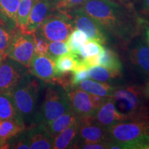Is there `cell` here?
<instances>
[{
	"instance_id": "obj_1",
	"label": "cell",
	"mask_w": 149,
	"mask_h": 149,
	"mask_svg": "<svg viewBox=\"0 0 149 149\" xmlns=\"http://www.w3.org/2000/svg\"><path fill=\"white\" fill-rule=\"evenodd\" d=\"M108 34L128 43L140 33L144 22L124 0H87L79 6Z\"/></svg>"
},
{
	"instance_id": "obj_2",
	"label": "cell",
	"mask_w": 149,
	"mask_h": 149,
	"mask_svg": "<svg viewBox=\"0 0 149 149\" xmlns=\"http://www.w3.org/2000/svg\"><path fill=\"white\" fill-rule=\"evenodd\" d=\"M107 131L109 148L149 149V119L123 121Z\"/></svg>"
},
{
	"instance_id": "obj_3",
	"label": "cell",
	"mask_w": 149,
	"mask_h": 149,
	"mask_svg": "<svg viewBox=\"0 0 149 149\" xmlns=\"http://www.w3.org/2000/svg\"><path fill=\"white\" fill-rule=\"evenodd\" d=\"M45 81L35 77L31 72L19 81L11 93L14 104L23 120L26 128L32 126L38 111L39 98Z\"/></svg>"
},
{
	"instance_id": "obj_4",
	"label": "cell",
	"mask_w": 149,
	"mask_h": 149,
	"mask_svg": "<svg viewBox=\"0 0 149 149\" xmlns=\"http://www.w3.org/2000/svg\"><path fill=\"white\" fill-rule=\"evenodd\" d=\"M117 109L129 120L149 119L144 91L137 86L116 87L111 97Z\"/></svg>"
},
{
	"instance_id": "obj_5",
	"label": "cell",
	"mask_w": 149,
	"mask_h": 149,
	"mask_svg": "<svg viewBox=\"0 0 149 149\" xmlns=\"http://www.w3.org/2000/svg\"><path fill=\"white\" fill-rule=\"evenodd\" d=\"M70 109L71 106L66 89L57 83H48L44 101L37 112L33 125H47Z\"/></svg>"
},
{
	"instance_id": "obj_6",
	"label": "cell",
	"mask_w": 149,
	"mask_h": 149,
	"mask_svg": "<svg viewBox=\"0 0 149 149\" xmlns=\"http://www.w3.org/2000/svg\"><path fill=\"white\" fill-rule=\"evenodd\" d=\"M74 29L69 15L57 10L42 22L37 31L48 42L55 41L66 42Z\"/></svg>"
},
{
	"instance_id": "obj_7",
	"label": "cell",
	"mask_w": 149,
	"mask_h": 149,
	"mask_svg": "<svg viewBox=\"0 0 149 149\" xmlns=\"http://www.w3.org/2000/svg\"><path fill=\"white\" fill-rule=\"evenodd\" d=\"M70 106L78 118L93 116L107 97L91 94L78 87H70L67 90Z\"/></svg>"
},
{
	"instance_id": "obj_8",
	"label": "cell",
	"mask_w": 149,
	"mask_h": 149,
	"mask_svg": "<svg viewBox=\"0 0 149 149\" xmlns=\"http://www.w3.org/2000/svg\"><path fill=\"white\" fill-rule=\"evenodd\" d=\"M72 19L74 29L82 31L88 40H95L102 44L109 42V35L94 19L87 15L80 7L73 8L68 13Z\"/></svg>"
},
{
	"instance_id": "obj_9",
	"label": "cell",
	"mask_w": 149,
	"mask_h": 149,
	"mask_svg": "<svg viewBox=\"0 0 149 149\" xmlns=\"http://www.w3.org/2000/svg\"><path fill=\"white\" fill-rule=\"evenodd\" d=\"M29 72V68L6 57L0 64V93L10 94L19 81Z\"/></svg>"
},
{
	"instance_id": "obj_10",
	"label": "cell",
	"mask_w": 149,
	"mask_h": 149,
	"mask_svg": "<svg viewBox=\"0 0 149 149\" xmlns=\"http://www.w3.org/2000/svg\"><path fill=\"white\" fill-rule=\"evenodd\" d=\"M35 54V44L33 34L19 31L11 43L6 57L29 68Z\"/></svg>"
},
{
	"instance_id": "obj_11",
	"label": "cell",
	"mask_w": 149,
	"mask_h": 149,
	"mask_svg": "<svg viewBox=\"0 0 149 149\" xmlns=\"http://www.w3.org/2000/svg\"><path fill=\"white\" fill-rule=\"evenodd\" d=\"M109 140L107 128L98 124L95 120L94 117L78 118L77 133L74 141L98 142Z\"/></svg>"
},
{
	"instance_id": "obj_12",
	"label": "cell",
	"mask_w": 149,
	"mask_h": 149,
	"mask_svg": "<svg viewBox=\"0 0 149 149\" xmlns=\"http://www.w3.org/2000/svg\"><path fill=\"white\" fill-rule=\"evenodd\" d=\"M58 0H36L30 13L25 33L33 34L57 9Z\"/></svg>"
},
{
	"instance_id": "obj_13",
	"label": "cell",
	"mask_w": 149,
	"mask_h": 149,
	"mask_svg": "<svg viewBox=\"0 0 149 149\" xmlns=\"http://www.w3.org/2000/svg\"><path fill=\"white\" fill-rule=\"evenodd\" d=\"M93 117L98 124L106 128L120 122L129 120L128 117L117 109L114 100L112 97L105 99Z\"/></svg>"
},
{
	"instance_id": "obj_14",
	"label": "cell",
	"mask_w": 149,
	"mask_h": 149,
	"mask_svg": "<svg viewBox=\"0 0 149 149\" xmlns=\"http://www.w3.org/2000/svg\"><path fill=\"white\" fill-rule=\"evenodd\" d=\"M29 72L46 83L53 82L56 79L55 61L47 55L34 54L29 67Z\"/></svg>"
},
{
	"instance_id": "obj_15",
	"label": "cell",
	"mask_w": 149,
	"mask_h": 149,
	"mask_svg": "<svg viewBox=\"0 0 149 149\" xmlns=\"http://www.w3.org/2000/svg\"><path fill=\"white\" fill-rule=\"evenodd\" d=\"M129 60L134 68L149 77V46L144 40H137L129 50Z\"/></svg>"
},
{
	"instance_id": "obj_16",
	"label": "cell",
	"mask_w": 149,
	"mask_h": 149,
	"mask_svg": "<svg viewBox=\"0 0 149 149\" xmlns=\"http://www.w3.org/2000/svg\"><path fill=\"white\" fill-rule=\"evenodd\" d=\"M29 137L30 148L51 149L53 147L54 137L48 132L46 125L38 124L26 128Z\"/></svg>"
},
{
	"instance_id": "obj_17",
	"label": "cell",
	"mask_w": 149,
	"mask_h": 149,
	"mask_svg": "<svg viewBox=\"0 0 149 149\" xmlns=\"http://www.w3.org/2000/svg\"><path fill=\"white\" fill-rule=\"evenodd\" d=\"M19 30L16 24L0 15V53L6 57V53Z\"/></svg>"
},
{
	"instance_id": "obj_18",
	"label": "cell",
	"mask_w": 149,
	"mask_h": 149,
	"mask_svg": "<svg viewBox=\"0 0 149 149\" xmlns=\"http://www.w3.org/2000/svg\"><path fill=\"white\" fill-rule=\"evenodd\" d=\"M76 87L82 89L91 94L103 97H111L116 87L102 81H93V80H84L79 83Z\"/></svg>"
},
{
	"instance_id": "obj_19",
	"label": "cell",
	"mask_w": 149,
	"mask_h": 149,
	"mask_svg": "<svg viewBox=\"0 0 149 149\" xmlns=\"http://www.w3.org/2000/svg\"><path fill=\"white\" fill-rule=\"evenodd\" d=\"M15 120L24 124L10 94L0 93V120Z\"/></svg>"
},
{
	"instance_id": "obj_20",
	"label": "cell",
	"mask_w": 149,
	"mask_h": 149,
	"mask_svg": "<svg viewBox=\"0 0 149 149\" xmlns=\"http://www.w3.org/2000/svg\"><path fill=\"white\" fill-rule=\"evenodd\" d=\"M78 129V118L71 125L65 128L60 132L54 138V149L72 148L76 137H77Z\"/></svg>"
},
{
	"instance_id": "obj_21",
	"label": "cell",
	"mask_w": 149,
	"mask_h": 149,
	"mask_svg": "<svg viewBox=\"0 0 149 149\" xmlns=\"http://www.w3.org/2000/svg\"><path fill=\"white\" fill-rule=\"evenodd\" d=\"M77 118V116L71 108L68 111L65 112L64 114L57 117L51 122L48 123L46 126L48 132L55 138V137L58 135L60 132L75 122Z\"/></svg>"
},
{
	"instance_id": "obj_22",
	"label": "cell",
	"mask_w": 149,
	"mask_h": 149,
	"mask_svg": "<svg viewBox=\"0 0 149 149\" xmlns=\"http://www.w3.org/2000/svg\"><path fill=\"white\" fill-rule=\"evenodd\" d=\"M80 58L79 55L68 53L57 57L55 60V68L57 77L74 69ZM56 77V78H57Z\"/></svg>"
},
{
	"instance_id": "obj_23",
	"label": "cell",
	"mask_w": 149,
	"mask_h": 149,
	"mask_svg": "<svg viewBox=\"0 0 149 149\" xmlns=\"http://www.w3.org/2000/svg\"><path fill=\"white\" fill-rule=\"evenodd\" d=\"M25 128L24 124L17 121L0 120V140L8 144V141L21 133Z\"/></svg>"
},
{
	"instance_id": "obj_24",
	"label": "cell",
	"mask_w": 149,
	"mask_h": 149,
	"mask_svg": "<svg viewBox=\"0 0 149 149\" xmlns=\"http://www.w3.org/2000/svg\"><path fill=\"white\" fill-rule=\"evenodd\" d=\"M89 77L92 79L98 81H109L117 79L122 76V71L106 68L104 66H95L88 70Z\"/></svg>"
},
{
	"instance_id": "obj_25",
	"label": "cell",
	"mask_w": 149,
	"mask_h": 149,
	"mask_svg": "<svg viewBox=\"0 0 149 149\" xmlns=\"http://www.w3.org/2000/svg\"><path fill=\"white\" fill-rule=\"evenodd\" d=\"M99 64L106 68L122 71V64L116 52L111 48L104 47L100 53Z\"/></svg>"
},
{
	"instance_id": "obj_26",
	"label": "cell",
	"mask_w": 149,
	"mask_h": 149,
	"mask_svg": "<svg viewBox=\"0 0 149 149\" xmlns=\"http://www.w3.org/2000/svg\"><path fill=\"white\" fill-rule=\"evenodd\" d=\"M36 0H19L17 13V26L22 33H25L31 11Z\"/></svg>"
},
{
	"instance_id": "obj_27",
	"label": "cell",
	"mask_w": 149,
	"mask_h": 149,
	"mask_svg": "<svg viewBox=\"0 0 149 149\" xmlns=\"http://www.w3.org/2000/svg\"><path fill=\"white\" fill-rule=\"evenodd\" d=\"M88 40V37L81 30L74 29L66 41L69 52L79 55V48Z\"/></svg>"
},
{
	"instance_id": "obj_28",
	"label": "cell",
	"mask_w": 149,
	"mask_h": 149,
	"mask_svg": "<svg viewBox=\"0 0 149 149\" xmlns=\"http://www.w3.org/2000/svg\"><path fill=\"white\" fill-rule=\"evenodd\" d=\"M19 0H0V15L11 20L17 25V13Z\"/></svg>"
},
{
	"instance_id": "obj_29",
	"label": "cell",
	"mask_w": 149,
	"mask_h": 149,
	"mask_svg": "<svg viewBox=\"0 0 149 149\" xmlns=\"http://www.w3.org/2000/svg\"><path fill=\"white\" fill-rule=\"evenodd\" d=\"M104 46L102 44L95 40H88L86 42L79 48V56L81 58L91 57L98 55L103 50Z\"/></svg>"
},
{
	"instance_id": "obj_30",
	"label": "cell",
	"mask_w": 149,
	"mask_h": 149,
	"mask_svg": "<svg viewBox=\"0 0 149 149\" xmlns=\"http://www.w3.org/2000/svg\"><path fill=\"white\" fill-rule=\"evenodd\" d=\"M68 53H69V50L66 42L61 41H55L49 42L46 55L55 61L59 56Z\"/></svg>"
},
{
	"instance_id": "obj_31",
	"label": "cell",
	"mask_w": 149,
	"mask_h": 149,
	"mask_svg": "<svg viewBox=\"0 0 149 149\" xmlns=\"http://www.w3.org/2000/svg\"><path fill=\"white\" fill-rule=\"evenodd\" d=\"M13 139V144H10L9 148H17V149H29L30 144L28 137L27 131L26 128L22 130L20 133L14 137Z\"/></svg>"
},
{
	"instance_id": "obj_32",
	"label": "cell",
	"mask_w": 149,
	"mask_h": 149,
	"mask_svg": "<svg viewBox=\"0 0 149 149\" xmlns=\"http://www.w3.org/2000/svg\"><path fill=\"white\" fill-rule=\"evenodd\" d=\"M35 44V54L46 55L49 42L36 31L33 33Z\"/></svg>"
},
{
	"instance_id": "obj_33",
	"label": "cell",
	"mask_w": 149,
	"mask_h": 149,
	"mask_svg": "<svg viewBox=\"0 0 149 149\" xmlns=\"http://www.w3.org/2000/svg\"><path fill=\"white\" fill-rule=\"evenodd\" d=\"M87 0H58L57 9L68 14L73 8L81 6Z\"/></svg>"
},
{
	"instance_id": "obj_34",
	"label": "cell",
	"mask_w": 149,
	"mask_h": 149,
	"mask_svg": "<svg viewBox=\"0 0 149 149\" xmlns=\"http://www.w3.org/2000/svg\"><path fill=\"white\" fill-rule=\"evenodd\" d=\"M110 141H104L98 142H84V141H74L72 148L82 149H106L109 148Z\"/></svg>"
},
{
	"instance_id": "obj_35",
	"label": "cell",
	"mask_w": 149,
	"mask_h": 149,
	"mask_svg": "<svg viewBox=\"0 0 149 149\" xmlns=\"http://www.w3.org/2000/svg\"><path fill=\"white\" fill-rule=\"evenodd\" d=\"M71 77H70V86L75 87L84 80L88 79L89 74L88 70H81L77 71L71 72Z\"/></svg>"
},
{
	"instance_id": "obj_36",
	"label": "cell",
	"mask_w": 149,
	"mask_h": 149,
	"mask_svg": "<svg viewBox=\"0 0 149 149\" xmlns=\"http://www.w3.org/2000/svg\"><path fill=\"white\" fill-rule=\"evenodd\" d=\"M140 10L142 13L149 16V0H139Z\"/></svg>"
},
{
	"instance_id": "obj_37",
	"label": "cell",
	"mask_w": 149,
	"mask_h": 149,
	"mask_svg": "<svg viewBox=\"0 0 149 149\" xmlns=\"http://www.w3.org/2000/svg\"><path fill=\"white\" fill-rule=\"evenodd\" d=\"M3 148H9V145L8 144H5L0 140V149Z\"/></svg>"
},
{
	"instance_id": "obj_38",
	"label": "cell",
	"mask_w": 149,
	"mask_h": 149,
	"mask_svg": "<svg viewBox=\"0 0 149 149\" xmlns=\"http://www.w3.org/2000/svg\"><path fill=\"white\" fill-rule=\"evenodd\" d=\"M144 93H145V95H146V96L148 97L149 98V81L146 86V88L144 89Z\"/></svg>"
},
{
	"instance_id": "obj_39",
	"label": "cell",
	"mask_w": 149,
	"mask_h": 149,
	"mask_svg": "<svg viewBox=\"0 0 149 149\" xmlns=\"http://www.w3.org/2000/svg\"><path fill=\"white\" fill-rule=\"evenodd\" d=\"M146 37L147 44H148V45L149 46V27H147L146 29Z\"/></svg>"
},
{
	"instance_id": "obj_40",
	"label": "cell",
	"mask_w": 149,
	"mask_h": 149,
	"mask_svg": "<svg viewBox=\"0 0 149 149\" xmlns=\"http://www.w3.org/2000/svg\"><path fill=\"white\" fill-rule=\"evenodd\" d=\"M3 58H4V57H3V56L1 55V53H0V64H1V61H2V60L3 59Z\"/></svg>"
}]
</instances>
